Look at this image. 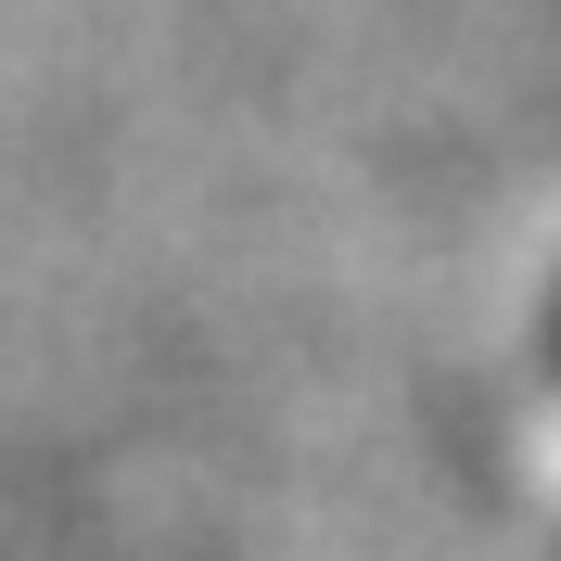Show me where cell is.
Listing matches in <instances>:
<instances>
[{"mask_svg":"<svg viewBox=\"0 0 561 561\" xmlns=\"http://www.w3.org/2000/svg\"><path fill=\"white\" fill-rule=\"evenodd\" d=\"M549 345H561V332H549Z\"/></svg>","mask_w":561,"mask_h":561,"instance_id":"obj_1","label":"cell"}]
</instances>
